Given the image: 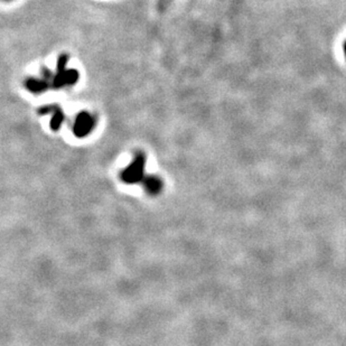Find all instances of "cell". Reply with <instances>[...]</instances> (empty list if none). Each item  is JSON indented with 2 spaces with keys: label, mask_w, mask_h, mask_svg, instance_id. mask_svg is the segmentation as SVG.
I'll use <instances>...</instances> for the list:
<instances>
[{
  "label": "cell",
  "mask_w": 346,
  "mask_h": 346,
  "mask_svg": "<svg viewBox=\"0 0 346 346\" xmlns=\"http://www.w3.org/2000/svg\"><path fill=\"white\" fill-rule=\"evenodd\" d=\"M69 56L67 54H62L58 57L56 73L54 74L52 80V89L58 90L64 86H73L78 83L80 79V73L75 69H67Z\"/></svg>",
  "instance_id": "6da1fadb"
},
{
  "label": "cell",
  "mask_w": 346,
  "mask_h": 346,
  "mask_svg": "<svg viewBox=\"0 0 346 346\" xmlns=\"http://www.w3.org/2000/svg\"><path fill=\"white\" fill-rule=\"evenodd\" d=\"M146 156L142 152H137L134 161L121 173V179L127 184L140 183L145 178Z\"/></svg>",
  "instance_id": "7a4b0ae2"
},
{
  "label": "cell",
  "mask_w": 346,
  "mask_h": 346,
  "mask_svg": "<svg viewBox=\"0 0 346 346\" xmlns=\"http://www.w3.org/2000/svg\"><path fill=\"white\" fill-rule=\"evenodd\" d=\"M96 127V119L93 115L86 111H82L76 115L73 124V134L78 138H84L89 136Z\"/></svg>",
  "instance_id": "3957f363"
},
{
  "label": "cell",
  "mask_w": 346,
  "mask_h": 346,
  "mask_svg": "<svg viewBox=\"0 0 346 346\" xmlns=\"http://www.w3.org/2000/svg\"><path fill=\"white\" fill-rule=\"evenodd\" d=\"M38 113L40 114H52L51 119V129L53 131H57L61 128V125L65 119V114L63 110L59 108L57 104H48V106H44L41 109H38Z\"/></svg>",
  "instance_id": "277c9868"
},
{
  "label": "cell",
  "mask_w": 346,
  "mask_h": 346,
  "mask_svg": "<svg viewBox=\"0 0 346 346\" xmlns=\"http://www.w3.org/2000/svg\"><path fill=\"white\" fill-rule=\"evenodd\" d=\"M25 86L27 90L32 93H34V95H41V93L47 91L48 89H51V83H49V82L44 78H40V79L29 78L26 80Z\"/></svg>",
  "instance_id": "5b68a950"
},
{
  "label": "cell",
  "mask_w": 346,
  "mask_h": 346,
  "mask_svg": "<svg viewBox=\"0 0 346 346\" xmlns=\"http://www.w3.org/2000/svg\"><path fill=\"white\" fill-rule=\"evenodd\" d=\"M142 184H144V187L147 191V193L150 195H157L163 187L162 180L157 176H145L144 180H142Z\"/></svg>",
  "instance_id": "8992f818"
},
{
  "label": "cell",
  "mask_w": 346,
  "mask_h": 346,
  "mask_svg": "<svg viewBox=\"0 0 346 346\" xmlns=\"http://www.w3.org/2000/svg\"><path fill=\"white\" fill-rule=\"evenodd\" d=\"M344 53H345V56H346V41L344 43Z\"/></svg>",
  "instance_id": "52a82bcc"
}]
</instances>
